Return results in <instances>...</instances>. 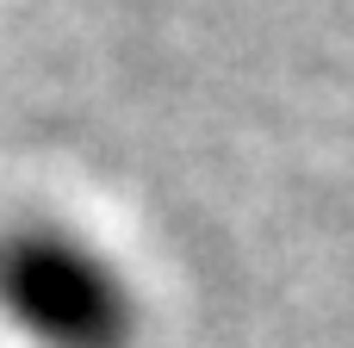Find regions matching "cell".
<instances>
[{
    "mask_svg": "<svg viewBox=\"0 0 354 348\" xmlns=\"http://www.w3.org/2000/svg\"><path fill=\"white\" fill-rule=\"evenodd\" d=\"M0 305L44 348H124L131 336L118 280L62 237H12L0 249Z\"/></svg>",
    "mask_w": 354,
    "mask_h": 348,
    "instance_id": "1",
    "label": "cell"
}]
</instances>
